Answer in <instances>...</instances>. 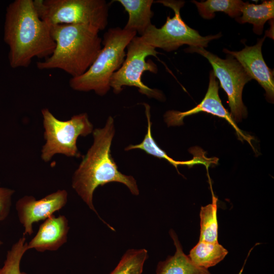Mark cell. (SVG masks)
<instances>
[{
    "label": "cell",
    "instance_id": "603a6c76",
    "mask_svg": "<svg viewBox=\"0 0 274 274\" xmlns=\"http://www.w3.org/2000/svg\"><path fill=\"white\" fill-rule=\"evenodd\" d=\"M14 193L13 189L0 185V221L5 220L10 214Z\"/></svg>",
    "mask_w": 274,
    "mask_h": 274
},
{
    "label": "cell",
    "instance_id": "ba28073f",
    "mask_svg": "<svg viewBox=\"0 0 274 274\" xmlns=\"http://www.w3.org/2000/svg\"><path fill=\"white\" fill-rule=\"evenodd\" d=\"M126 58L120 67L112 76L110 85L113 91L118 94L124 86H133L139 91L150 98L159 100L164 99L163 93L145 85L142 81L145 72L157 73V65L151 60L146 61L149 56H156L155 48L143 41L141 37L135 36L127 46Z\"/></svg>",
    "mask_w": 274,
    "mask_h": 274
},
{
    "label": "cell",
    "instance_id": "7a4b0ae2",
    "mask_svg": "<svg viewBox=\"0 0 274 274\" xmlns=\"http://www.w3.org/2000/svg\"><path fill=\"white\" fill-rule=\"evenodd\" d=\"M93 143L75 172L72 186L88 207L100 218L93 203L94 190L99 186L113 182L124 184L134 195L139 194L136 180L122 174L111 154V146L115 129L109 116L105 126L93 131Z\"/></svg>",
    "mask_w": 274,
    "mask_h": 274
},
{
    "label": "cell",
    "instance_id": "44dd1931",
    "mask_svg": "<svg viewBox=\"0 0 274 274\" xmlns=\"http://www.w3.org/2000/svg\"><path fill=\"white\" fill-rule=\"evenodd\" d=\"M147 257L148 252L145 249H129L110 274H142Z\"/></svg>",
    "mask_w": 274,
    "mask_h": 274
},
{
    "label": "cell",
    "instance_id": "d4e9b609",
    "mask_svg": "<svg viewBox=\"0 0 274 274\" xmlns=\"http://www.w3.org/2000/svg\"><path fill=\"white\" fill-rule=\"evenodd\" d=\"M3 243L1 241H0V247L3 245Z\"/></svg>",
    "mask_w": 274,
    "mask_h": 274
},
{
    "label": "cell",
    "instance_id": "6da1fadb",
    "mask_svg": "<svg viewBox=\"0 0 274 274\" xmlns=\"http://www.w3.org/2000/svg\"><path fill=\"white\" fill-rule=\"evenodd\" d=\"M4 40L13 68L27 67L35 57L44 60L55 48L50 25L40 17L33 0H15L7 6Z\"/></svg>",
    "mask_w": 274,
    "mask_h": 274
},
{
    "label": "cell",
    "instance_id": "ac0fdd59",
    "mask_svg": "<svg viewBox=\"0 0 274 274\" xmlns=\"http://www.w3.org/2000/svg\"><path fill=\"white\" fill-rule=\"evenodd\" d=\"M227 254V250L218 242L199 241L190 250L188 256L194 265L208 269L219 263Z\"/></svg>",
    "mask_w": 274,
    "mask_h": 274
},
{
    "label": "cell",
    "instance_id": "277c9868",
    "mask_svg": "<svg viewBox=\"0 0 274 274\" xmlns=\"http://www.w3.org/2000/svg\"><path fill=\"white\" fill-rule=\"evenodd\" d=\"M136 35L134 31L119 27L108 29L104 35L103 46L96 58L84 74L71 78V88L81 92L93 91L99 96L105 95L111 89L112 76L123 63L125 49Z\"/></svg>",
    "mask_w": 274,
    "mask_h": 274
},
{
    "label": "cell",
    "instance_id": "52a82bcc",
    "mask_svg": "<svg viewBox=\"0 0 274 274\" xmlns=\"http://www.w3.org/2000/svg\"><path fill=\"white\" fill-rule=\"evenodd\" d=\"M155 2L171 8L175 13L172 18L169 16L167 17L165 23L161 27L157 28L154 25L151 24L141 36L144 42L155 49L159 48L170 52L177 50L183 45L204 48L208 47L212 40L221 37V33L201 36L197 30L187 25L180 15V10L184 5V1L159 0Z\"/></svg>",
    "mask_w": 274,
    "mask_h": 274
},
{
    "label": "cell",
    "instance_id": "7402d4cb",
    "mask_svg": "<svg viewBox=\"0 0 274 274\" xmlns=\"http://www.w3.org/2000/svg\"><path fill=\"white\" fill-rule=\"evenodd\" d=\"M25 241L23 236L8 251L3 266L0 268V274H28L20 270L22 258L27 251V243Z\"/></svg>",
    "mask_w": 274,
    "mask_h": 274
},
{
    "label": "cell",
    "instance_id": "3957f363",
    "mask_svg": "<svg viewBox=\"0 0 274 274\" xmlns=\"http://www.w3.org/2000/svg\"><path fill=\"white\" fill-rule=\"evenodd\" d=\"M55 43L52 54L37 62L40 70L60 69L75 78L84 74L102 48L99 30L83 24L50 25Z\"/></svg>",
    "mask_w": 274,
    "mask_h": 274
},
{
    "label": "cell",
    "instance_id": "d6986e66",
    "mask_svg": "<svg viewBox=\"0 0 274 274\" xmlns=\"http://www.w3.org/2000/svg\"><path fill=\"white\" fill-rule=\"evenodd\" d=\"M196 6L199 15L204 19L215 17V13L223 12L235 18L241 15L244 2L240 0H207L200 2L193 1Z\"/></svg>",
    "mask_w": 274,
    "mask_h": 274
},
{
    "label": "cell",
    "instance_id": "30bf717a",
    "mask_svg": "<svg viewBox=\"0 0 274 274\" xmlns=\"http://www.w3.org/2000/svg\"><path fill=\"white\" fill-rule=\"evenodd\" d=\"M67 192L58 190L40 199L37 200L32 196L25 195L16 203V210L18 220L24 227L23 236L33 233L34 223L45 220L56 212L62 209L66 204Z\"/></svg>",
    "mask_w": 274,
    "mask_h": 274
},
{
    "label": "cell",
    "instance_id": "9a60e30c",
    "mask_svg": "<svg viewBox=\"0 0 274 274\" xmlns=\"http://www.w3.org/2000/svg\"><path fill=\"white\" fill-rule=\"evenodd\" d=\"M176 251L163 261H160L157 266L156 274H211L208 269L194 265L188 256L183 251L182 247L175 232L169 231Z\"/></svg>",
    "mask_w": 274,
    "mask_h": 274
},
{
    "label": "cell",
    "instance_id": "cb8c5ba5",
    "mask_svg": "<svg viewBox=\"0 0 274 274\" xmlns=\"http://www.w3.org/2000/svg\"><path fill=\"white\" fill-rule=\"evenodd\" d=\"M246 260L245 261V263H244V266H243V267L242 268V269H241V270L239 271V273L238 274H242V273L243 269H244V265H245V264L246 263Z\"/></svg>",
    "mask_w": 274,
    "mask_h": 274
},
{
    "label": "cell",
    "instance_id": "5bb4252c",
    "mask_svg": "<svg viewBox=\"0 0 274 274\" xmlns=\"http://www.w3.org/2000/svg\"><path fill=\"white\" fill-rule=\"evenodd\" d=\"M145 108V113L147 119V131L143 141L137 145H130L125 148V151L132 149H140L144 151L147 154L159 158L166 160L178 169L179 165H187L191 167L195 164H203L208 167L213 163V159L207 158L204 153L200 152L198 156H194L191 160L188 161H176L167 155L166 152L162 150L156 143L151 133L152 123L150 120V106L147 104H143Z\"/></svg>",
    "mask_w": 274,
    "mask_h": 274
},
{
    "label": "cell",
    "instance_id": "9c48e42d",
    "mask_svg": "<svg viewBox=\"0 0 274 274\" xmlns=\"http://www.w3.org/2000/svg\"><path fill=\"white\" fill-rule=\"evenodd\" d=\"M185 51L201 55L212 65L215 76L227 95L230 114L234 122L246 117L247 110L243 102L242 92L245 84L252 78L237 60L229 54L222 59L202 47H189Z\"/></svg>",
    "mask_w": 274,
    "mask_h": 274
},
{
    "label": "cell",
    "instance_id": "4fadbf2b",
    "mask_svg": "<svg viewBox=\"0 0 274 274\" xmlns=\"http://www.w3.org/2000/svg\"><path fill=\"white\" fill-rule=\"evenodd\" d=\"M69 229L65 216H51L40 225L36 235L27 243V250L35 249L39 252L57 251L66 243Z\"/></svg>",
    "mask_w": 274,
    "mask_h": 274
},
{
    "label": "cell",
    "instance_id": "7c38bea8",
    "mask_svg": "<svg viewBox=\"0 0 274 274\" xmlns=\"http://www.w3.org/2000/svg\"><path fill=\"white\" fill-rule=\"evenodd\" d=\"M265 36L258 39L256 44L246 47L241 51L223 52L232 56L242 65L252 79H254L265 90L267 99L273 102L274 97V72L264 60L261 48Z\"/></svg>",
    "mask_w": 274,
    "mask_h": 274
},
{
    "label": "cell",
    "instance_id": "8fae6325",
    "mask_svg": "<svg viewBox=\"0 0 274 274\" xmlns=\"http://www.w3.org/2000/svg\"><path fill=\"white\" fill-rule=\"evenodd\" d=\"M201 112L224 119L235 130L240 139L245 140L251 144L252 138L245 135L237 126L230 114L223 106L219 95L218 82L213 71L210 73L208 90L201 102L195 107L187 111H168L164 114V120L168 126H179L183 124L185 117Z\"/></svg>",
    "mask_w": 274,
    "mask_h": 274
},
{
    "label": "cell",
    "instance_id": "8992f818",
    "mask_svg": "<svg viewBox=\"0 0 274 274\" xmlns=\"http://www.w3.org/2000/svg\"><path fill=\"white\" fill-rule=\"evenodd\" d=\"M44 128L45 143L42 147L41 157L49 162L56 154L67 157H80L77 146L79 136H86L93 131V126L86 113L74 115L66 121L56 118L48 108L41 111Z\"/></svg>",
    "mask_w": 274,
    "mask_h": 274
},
{
    "label": "cell",
    "instance_id": "ffe728a7",
    "mask_svg": "<svg viewBox=\"0 0 274 274\" xmlns=\"http://www.w3.org/2000/svg\"><path fill=\"white\" fill-rule=\"evenodd\" d=\"M217 198L212 192V202L202 207L200 211V233L199 242L217 243Z\"/></svg>",
    "mask_w": 274,
    "mask_h": 274
},
{
    "label": "cell",
    "instance_id": "2e32d148",
    "mask_svg": "<svg viewBox=\"0 0 274 274\" xmlns=\"http://www.w3.org/2000/svg\"><path fill=\"white\" fill-rule=\"evenodd\" d=\"M128 14V19L123 28L134 31L142 36L152 24L151 19L154 15L151 6L153 0H118Z\"/></svg>",
    "mask_w": 274,
    "mask_h": 274
},
{
    "label": "cell",
    "instance_id": "5b68a950",
    "mask_svg": "<svg viewBox=\"0 0 274 274\" xmlns=\"http://www.w3.org/2000/svg\"><path fill=\"white\" fill-rule=\"evenodd\" d=\"M40 17L50 25L83 24L104 30L109 5L105 0H33Z\"/></svg>",
    "mask_w": 274,
    "mask_h": 274
},
{
    "label": "cell",
    "instance_id": "e0dca14e",
    "mask_svg": "<svg viewBox=\"0 0 274 274\" xmlns=\"http://www.w3.org/2000/svg\"><path fill=\"white\" fill-rule=\"evenodd\" d=\"M242 16L235 18L239 23H249L253 25V31L258 35L262 34L266 21L274 17V1H263L261 4L244 2L241 9Z\"/></svg>",
    "mask_w": 274,
    "mask_h": 274
}]
</instances>
